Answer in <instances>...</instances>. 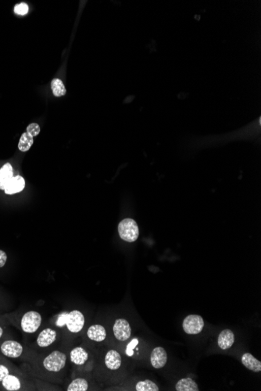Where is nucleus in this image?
<instances>
[{
  "instance_id": "26",
  "label": "nucleus",
  "mask_w": 261,
  "mask_h": 391,
  "mask_svg": "<svg viewBox=\"0 0 261 391\" xmlns=\"http://www.w3.org/2000/svg\"><path fill=\"white\" fill-rule=\"evenodd\" d=\"M7 261V255L6 252L2 250H0V268L3 267L6 265Z\"/></svg>"
},
{
  "instance_id": "6",
  "label": "nucleus",
  "mask_w": 261,
  "mask_h": 391,
  "mask_svg": "<svg viewBox=\"0 0 261 391\" xmlns=\"http://www.w3.org/2000/svg\"><path fill=\"white\" fill-rule=\"evenodd\" d=\"M0 352L5 357L17 358L21 357V355L23 354L24 348L22 344L17 340H5L1 344Z\"/></svg>"
},
{
  "instance_id": "25",
  "label": "nucleus",
  "mask_w": 261,
  "mask_h": 391,
  "mask_svg": "<svg viewBox=\"0 0 261 391\" xmlns=\"http://www.w3.org/2000/svg\"><path fill=\"white\" fill-rule=\"evenodd\" d=\"M10 369H9L7 366L2 365V364H0V383L2 381V380H3L7 375L10 374Z\"/></svg>"
},
{
  "instance_id": "15",
  "label": "nucleus",
  "mask_w": 261,
  "mask_h": 391,
  "mask_svg": "<svg viewBox=\"0 0 261 391\" xmlns=\"http://www.w3.org/2000/svg\"><path fill=\"white\" fill-rule=\"evenodd\" d=\"M87 336L90 340L96 342H102L106 339V331L101 325H93L87 331Z\"/></svg>"
},
{
  "instance_id": "9",
  "label": "nucleus",
  "mask_w": 261,
  "mask_h": 391,
  "mask_svg": "<svg viewBox=\"0 0 261 391\" xmlns=\"http://www.w3.org/2000/svg\"><path fill=\"white\" fill-rule=\"evenodd\" d=\"M150 361L155 369H161L164 367L167 361V355L164 348L162 347L154 348L150 356Z\"/></svg>"
},
{
  "instance_id": "21",
  "label": "nucleus",
  "mask_w": 261,
  "mask_h": 391,
  "mask_svg": "<svg viewBox=\"0 0 261 391\" xmlns=\"http://www.w3.org/2000/svg\"><path fill=\"white\" fill-rule=\"evenodd\" d=\"M51 88L53 90V93L56 97H61V96H65L66 94V89H65V85L61 80L58 78L53 79L51 82Z\"/></svg>"
},
{
  "instance_id": "13",
  "label": "nucleus",
  "mask_w": 261,
  "mask_h": 391,
  "mask_svg": "<svg viewBox=\"0 0 261 391\" xmlns=\"http://www.w3.org/2000/svg\"><path fill=\"white\" fill-rule=\"evenodd\" d=\"M235 342V335L231 329H224L218 336V346L222 350H227Z\"/></svg>"
},
{
  "instance_id": "5",
  "label": "nucleus",
  "mask_w": 261,
  "mask_h": 391,
  "mask_svg": "<svg viewBox=\"0 0 261 391\" xmlns=\"http://www.w3.org/2000/svg\"><path fill=\"white\" fill-rule=\"evenodd\" d=\"M182 326L188 334H198L204 327V321L200 316L190 315L184 320Z\"/></svg>"
},
{
  "instance_id": "4",
  "label": "nucleus",
  "mask_w": 261,
  "mask_h": 391,
  "mask_svg": "<svg viewBox=\"0 0 261 391\" xmlns=\"http://www.w3.org/2000/svg\"><path fill=\"white\" fill-rule=\"evenodd\" d=\"M42 318L39 312L29 311L21 317V328L25 333H34L42 325Z\"/></svg>"
},
{
  "instance_id": "16",
  "label": "nucleus",
  "mask_w": 261,
  "mask_h": 391,
  "mask_svg": "<svg viewBox=\"0 0 261 391\" xmlns=\"http://www.w3.org/2000/svg\"><path fill=\"white\" fill-rule=\"evenodd\" d=\"M13 176V169L11 164H4L0 169V190H4L6 185L10 182Z\"/></svg>"
},
{
  "instance_id": "3",
  "label": "nucleus",
  "mask_w": 261,
  "mask_h": 391,
  "mask_svg": "<svg viewBox=\"0 0 261 391\" xmlns=\"http://www.w3.org/2000/svg\"><path fill=\"white\" fill-rule=\"evenodd\" d=\"M118 233L124 241L134 242L139 235L138 224L132 219H125L118 225Z\"/></svg>"
},
{
  "instance_id": "14",
  "label": "nucleus",
  "mask_w": 261,
  "mask_h": 391,
  "mask_svg": "<svg viewBox=\"0 0 261 391\" xmlns=\"http://www.w3.org/2000/svg\"><path fill=\"white\" fill-rule=\"evenodd\" d=\"M2 387L7 391H20L22 388L21 379L15 375L9 374L1 382Z\"/></svg>"
},
{
  "instance_id": "23",
  "label": "nucleus",
  "mask_w": 261,
  "mask_h": 391,
  "mask_svg": "<svg viewBox=\"0 0 261 391\" xmlns=\"http://www.w3.org/2000/svg\"><path fill=\"white\" fill-rule=\"evenodd\" d=\"M29 6L28 4L22 2V3L17 4L14 7V13L18 15H25L29 13Z\"/></svg>"
},
{
  "instance_id": "8",
  "label": "nucleus",
  "mask_w": 261,
  "mask_h": 391,
  "mask_svg": "<svg viewBox=\"0 0 261 391\" xmlns=\"http://www.w3.org/2000/svg\"><path fill=\"white\" fill-rule=\"evenodd\" d=\"M57 339V331L52 328H46L38 334L36 344L39 348H45L51 346Z\"/></svg>"
},
{
  "instance_id": "2",
  "label": "nucleus",
  "mask_w": 261,
  "mask_h": 391,
  "mask_svg": "<svg viewBox=\"0 0 261 391\" xmlns=\"http://www.w3.org/2000/svg\"><path fill=\"white\" fill-rule=\"evenodd\" d=\"M66 354L61 351H54L44 358L42 361V367L48 373L57 374L62 372L66 366Z\"/></svg>"
},
{
  "instance_id": "12",
  "label": "nucleus",
  "mask_w": 261,
  "mask_h": 391,
  "mask_svg": "<svg viewBox=\"0 0 261 391\" xmlns=\"http://www.w3.org/2000/svg\"><path fill=\"white\" fill-rule=\"evenodd\" d=\"M122 358L119 352L115 350H110L105 356V365L110 370H117L121 367Z\"/></svg>"
},
{
  "instance_id": "10",
  "label": "nucleus",
  "mask_w": 261,
  "mask_h": 391,
  "mask_svg": "<svg viewBox=\"0 0 261 391\" xmlns=\"http://www.w3.org/2000/svg\"><path fill=\"white\" fill-rule=\"evenodd\" d=\"M25 188V181L24 177L17 175L13 177L10 182L6 185L4 192L6 195H14L22 192Z\"/></svg>"
},
{
  "instance_id": "24",
  "label": "nucleus",
  "mask_w": 261,
  "mask_h": 391,
  "mask_svg": "<svg viewBox=\"0 0 261 391\" xmlns=\"http://www.w3.org/2000/svg\"><path fill=\"white\" fill-rule=\"evenodd\" d=\"M27 133L29 135L32 136V137H35V136L38 135L40 133L39 125L38 124H34V123L29 124L28 128H27Z\"/></svg>"
},
{
  "instance_id": "17",
  "label": "nucleus",
  "mask_w": 261,
  "mask_h": 391,
  "mask_svg": "<svg viewBox=\"0 0 261 391\" xmlns=\"http://www.w3.org/2000/svg\"><path fill=\"white\" fill-rule=\"evenodd\" d=\"M242 365L253 372H258L261 371V362L252 356L250 353H246L242 357Z\"/></svg>"
},
{
  "instance_id": "7",
  "label": "nucleus",
  "mask_w": 261,
  "mask_h": 391,
  "mask_svg": "<svg viewBox=\"0 0 261 391\" xmlns=\"http://www.w3.org/2000/svg\"><path fill=\"white\" fill-rule=\"evenodd\" d=\"M113 330L116 339L119 341H126L130 338L131 334L130 324L125 319H118L116 320L113 326Z\"/></svg>"
},
{
  "instance_id": "22",
  "label": "nucleus",
  "mask_w": 261,
  "mask_h": 391,
  "mask_svg": "<svg viewBox=\"0 0 261 391\" xmlns=\"http://www.w3.org/2000/svg\"><path fill=\"white\" fill-rule=\"evenodd\" d=\"M135 390L137 391H158L159 388L151 380H146L138 382L135 386Z\"/></svg>"
},
{
  "instance_id": "11",
  "label": "nucleus",
  "mask_w": 261,
  "mask_h": 391,
  "mask_svg": "<svg viewBox=\"0 0 261 391\" xmlns=\"http://www.w3.org/2000/svg\"><path fill=\"white\" fill-rule=\"evenodd\" d=\"M70 359L75 365H85L89 359V353L82 347H76L70 351Z\"/></svg>"
},
{
  "instance_id": "27",
  "label": "nucleus",
  "mask_w": 261,
  "mask_h": 391,
  "mask_svg": "<svg viewBox=\"0 0 261 391\" xmlns=\"http://www.w3.org/2000/svg\"><path fill=\"white\" fill-rule=\"evenodd\" d=\"M138 340H137L136 339H134L132 342H130V344H129V347H128L127 348L128 356H131V355H132L133 348L136 346V344H138Z\"/></svg>"
},
{
  "instance_id": "19",
  "label": "nucleus",
  "mask_w": 261,
  "mask_h": 391,
  "mask_svg": "<svg viewBox=\"0 0 261 391\" xmlns=\"http://www.w3.org/2000/svg\"><path fill=\"white\" fill-rule=\"evenodd\" d=\"M89 389V383L83 378L74 379L66 388L67 391H86Z\"/></svg>"
},
{
  "instance_id": "18",
  "label": "nucleus",
  "mask_w": 261,
  "mask_h": 391,
  "mask_svg": "<svg viewBox=\"0 0 261 391\" xmlns=\"http://www.w3.org/2000/svg\"><path fill=\"white\" fill-rule=\"evenodd\" d=\"M175 390L177 391H199V388L193 379H181L175 385Z\"/></svg>"
},
{
  "instance_id": "20",
  "label": "nucleus",
  "mask_w": 261,
  "mask_h": 391,
  "mask_svg": "<svg viewBox=\"0 0 261 391\" xmlns=\"http://www.w3.org/2000/svg\"><path fill=\"white\" fill-rule=\"evenodd\" d=\"M33 142H34L33 137L29 135L27 132L26 133H24L21 135V139H20L19 143H18V149L21 152L25 153V152L29 151L31 149V147L33 146Z\"/></svg>"
},
{
  "instance_id": "28",
  "label": "nucleus",
  "mask_w": 261,
  "mask_h": 391,
  "mask_svg": "<svg viewBox=\"0 0 261 391\" xmlns=\"http://www.w3.org/2000/svg\"><path fill=\"white\" fill-rule=\"evenodd\" d=\"M3 333H4L3 328H2V326H0V339L2 338V335H3Z\"/></svg>"
},
{
  "instance_id": "1",
  "label": "nucleus",
  "mask_w": 261,
  "mask_h": 391,
  "mask_svg": "<svg viewBox=\"0 0 261 391\" xmlns=\"http://www.w3.org/2000/svg\"><path fill=\"white\" fill-rule=\"evenodd\" d=\"M85 319L83 313L79 310L64 312L57 316L56 325L60 328L65 327L71 333H78L85 326Z\"/></svg>"
}]
</instances>
